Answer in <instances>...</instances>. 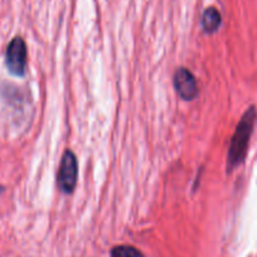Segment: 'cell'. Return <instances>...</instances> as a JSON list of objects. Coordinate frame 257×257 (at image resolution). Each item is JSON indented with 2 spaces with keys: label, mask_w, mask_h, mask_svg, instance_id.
I'll list each match as a JSON object with an SVG mask.
<instances>
[{
  "label": "cell",
  "mask_w": 257,
  "mask_h": 257,
  "mask_svg": "<svg viewBox=\"0 0 257 257\" xmlns=\"http://www.w3.org/2000/svg\"><path fill=\"white\" fill-rule=\"evenodd\" d=\"M174 87L178 95L185 101H192L198 96L196 77L187 68H178L174 75Z\"/></svg>",
  "instance_id": "cell-4"
},
{
  "label": "cell",
  "mask_w": 257,
  "mask_h": 257,
  "mask_svg": "<svg viewBox=\"0 0 257 257\" xmlns=\"http://www.w3.org/2000/svg\"><path fill=\"white\" fill-rule=\"evenodd\" d=\"M256 116V108L252 106L243 113L238 125H237L236 132L232 137L231 144L228 148V155H227V170H228V173L236 169L239 164H242L244 158H246L249 139H251V135L253 133Z\"/></svg>",
  "instance_id": "cell-1"
},
{
  "label": "cell",
  "mask_w": 257,
  "mask_h": 257,
  "mask_svg": "<svg viewBox=\"0 0 257 257\" xmlns=\"http://www.w3.org/2000/svg\"><path fill=\"white\" fill-rule=\"evenodd\" d=\"M222 23V17L221 13L217 11L216 8L211 7L204 11L203 16H202V27H203L206 33H214L218 31L219 26Z\"/></svg>",
  "instance_id": "cell-5"
},
{
  "label": "cell",
  "mask_w": 257,
  "mask_h": 257,
  "mask_svg": "<svg viewBox=\"0 0 257 257\" xmlns=\"http://www.w3.org/2000/svg\"><path fill=\"white\" fill-rule=\"evenodd\" d=\"M111 257H144V254L133 246H116L111 249Z\"/></svg>",
  "instance_id": "cell-6"
},
{
  "label": "cell",
  "mask_w": 257,
  "mask_h": 257,
  "mask_svg": "<svg viewBox=\"0 0 257 257\" xmlns=\"http://www.w3.org/2000/svg\"><path fill=\"white\" fill-rule=\"evenodd\" d=\"M6 64L9 72L17 77H23L27 67V46L21 37H16L7 47Z\"/></svg>",
  "instance_id": "cell-3"
},
{
  "label": "cell",
  "mask_w": 257,
  "mask_h": 257,
  "mask_svg": "<svg viewBox=\"0 0 257 257\" xmlns=\"http://www.w3.org/2000/svg\"><path fill=\"white\" fill-rule=\"evenodd\" d=\"M77 175L78 165L76 155L71 150H66L62 157L58 175H57V183H58L59 189L66 194L72 193L77 184Z\"/></svg>",
  "instance_id": "cell-2"
}]
</instances>
